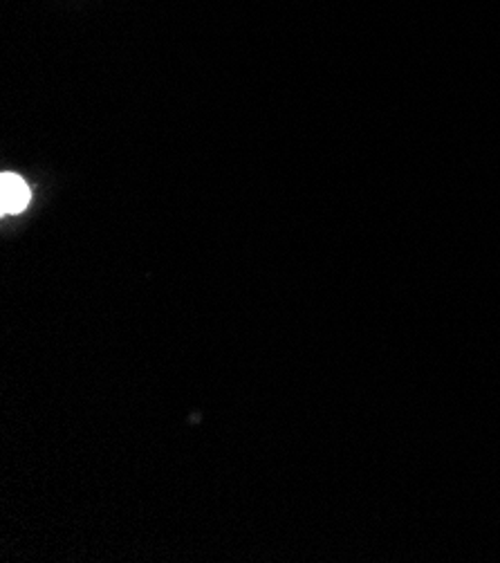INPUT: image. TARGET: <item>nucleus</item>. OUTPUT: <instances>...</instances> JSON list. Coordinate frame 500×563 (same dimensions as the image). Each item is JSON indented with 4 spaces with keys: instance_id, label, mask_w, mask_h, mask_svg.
I'll list each match as a JSON object with an SVG mask.
<instances>
[{
    "instance_id": "obj_1",
    "label": "nucleus",
    "mask_w": 500,
    "mask_h": 563,
    "mask_svg": "<svg viewBox=\"0 0 500 563\" xmlns=\"http://www.w3.org/2000/svg\"><path fill=\"white\" fill-rule=\"evenodd\" d=\"M30 200H32V191L21 176L16 174L0 176V213L3 216L23 213Z\"/></svg>"
}]
</instances>
